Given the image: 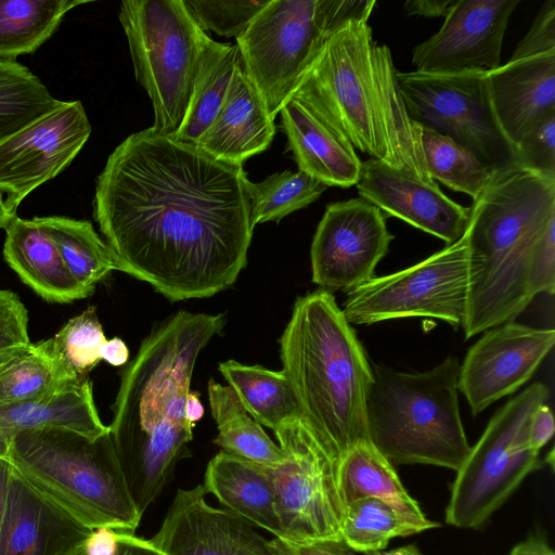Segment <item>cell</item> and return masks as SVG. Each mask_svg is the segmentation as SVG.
Listing matches in <instances>:
<instances>
[{"instance_id": "cell-1", "label": "cell", "mask_w": 555, "mask_h": 555, "mask_svg": "<svg viewBox=\"0 0 555 555\" xmlns=\"http://www.w3.org/2000/svg\"><path fill=\"white\" fill-rule=\"evenodd\" d=\"M242 165L152 127L127 137L96 179L93 217L120 270L172 301L231 286L254 228Z\"/></svg>"}, {"instance_id": "cell-2", "label": "cell", "mask_w": 555, "mask_h": 555, "mask_svg": "<svg viewBox=\"0 0 555 555\" xmlns=\"http://www.w3.org/2000/svg\"><path fill=\"white\" fill-rule=\"evenodd\" d=\"M223 324L222 314L179 311L154 326L122 373L109 435L142 515L186 454L194 426L185 416L192 374Z\"/></svg>"}, {"instance_id": "cell-3", "label": "cell", "mask_w": 555, "mask_h": 555, "mask_svg": "<svg viewBox=\"0 0 555 555\" xmlns=\"http://www.w3.org/2000/svg\"><path fill=\"white\" fill-rule=\"evenodd\" d=\"M294 98L353 149L426 182L421 126L404 106L392 55L373 39L367 20L335 30L302 74Z\"/></svg>"}, {"instance_id": "cell-4", "label": "cell", "mask_w": 555, "mask_h": 555, "mask_svg": "<svg viewBox=\"0 0 555 555\" xmlns=\"http://www.w3.org/2000/svg\"><path fill=\"white\" fill-rule=\"evenodd\" d=\"M555 223V178L522 166L492 173L469 207L465 339L514 321L534 298L539 243Z\"/></svg>"}, {"instance_id": "cell-5", "label": "cell", "mask_w": 555, "mask_h": 555, "mask_svg": "<svg viewBox=\"0 0 555 555\" xmlns=\"http://www.w3.org/2000/svg\"><path fill=\"white\" fill-rule=\"evenodd\" d=\"M282 372L302 418L339 459L370 441L366 400L372 366L335 297L325 289L299 297L282 337Z\"/></svg>"}, {"instance_id": "cell-6", "label": "cell", "mask_w": 555, "mask_h": 555, "mask_svg": "<svg viewBox=\"0 0 555 555\" xmlns=\"http://www.w3.org/2000/svg\"><path fill=\"white\" fill-rule=\"evenodd\" d=\"M30 489L86 529L135 532L142 514L130 494L111 435L67 429L18 433L3 456Z\"/></svg>"}, {"instance_id": "cell-7", "label": "cell", "mask_w": 555, "mask_h": 555, "mask_svg": "<svg viewBox=\"0 0 555 555\" xmlns=\"http://www.w3.org/2000/svg\"><path fill=\"white\" fill-rule=\"evenodd\" d=\"M456 358L417 373L373 364L366 400L370 442L391 463L457 470L469 453L459 408Z\"/></svg>"}, {"instance_id": "cell-8", "label": "cell", "mask_w": 555, "mask_h": 555, "mask_svg": "<svg viewBox=\"0 0 555 555\" xmlns=\"http://www.w3.org/2000/svg\"><path fill=\"white\" fill-rule=\"evenodd\" d=\"M375 0H270L236 38L242 69L274 120L324 41Z\"/></svg>"}, {"instance_id": "cell-9", "label": "cell", "mask_w": 555, "mask_h": 555, "mask_svg": "<svg viewBox=\"0 0 555 555\" xmlns=\"http://www.w3.org/2000/svg\"><path fill=\"white\" fill-rule=\"evenodd\" d=\"M119 21L135 79L153 106L152 128L173 137L184 120L209 36L183 0H125L120 3Z\"/></svg>"}, {"instance_id": "cell-10", "label": "cell", "mask_w": 555, "mask_h": 555, "mask_svg": "<svg viewBox=\"0 0 555 555\" xmlns=\"http://www.w3.org/2000/svg\"><path fill=\"white\" fill-rule=\"evenodd\" d=\"M547 397V387L534 383L491 417L456 470L446 508L447 524L479 528L540 467L539 452L529 446V428L532 415Z\"/></svg>"}, {"instance_id": "cell-11", "label": "cell", "mask_w": 555, "mask_h": 555, "mask_svg": "<svg viewBox=\"0 0 555 555\" xmlns=\"http://www.w3.org/2000/svg\"><path fill=\"white\" fill-rule=\"evenodd\" d=\"M410 118L470 151L491 172L521 166L495 116L487 72H397Z\"/></svg>"}, {"instance_id": "cell-12", "label": "cell", "mask_w": 555, "mask_h": 555, "mask_svg": "<svg viewBox=\"0 0 555 555\" xmlns=\"http://www.w3.org/2000/svg\"><path fill=\"white\" fill-rule=\"evenodd\" d=\"M273 431L285 459L279 465L261 467L274 491L284 540L343 542L338 459L302 417Z\"/></svg>"}, {"instance_id": "cell-13", "label": "cell", "mask_w": 555, "mask_h": 555, "mask_svg": "<svg viewBox=\"0 0 555 555\" xmlns=\"http://www.w3.org/2000/svg\"><path fill=\"white\" fill-rule=\"evenodd\" d=\"M467 244H453L401 271L374 276L350 289L343 312L350 324L433 318L463 326L467 306Z\"/></svg>"}, {"instance_id": "cell-14", "label": "cell", "mask_w": 555, "mask_h": 555, "mask_svg": "<svg viewBox=\"0 0 555 555\" xmlns=\"http://www.w3.org/2000/svg\"><path fill=\"white\" fill-rule=\"evenodd\" d=\"M392 240L386 215L363 198L328 204L311 244L312 281L347 291L367 282Z\"/></svg>"}, {"instance_id": "cell-15", "label": "cell", "mask_w": 555, "mask_h": 555, "mask_svg": "<svg viewBox=\"0 0 555 555\" xmlns=\"http://www.w3.org/2000/svg\"><path fill=\"white\" fill-rule=\"evenodd\" d=\"M91 133L80 101L64 102L0 143V191L12 211L35 189L63 171Z\"/></svg>"}, {"instance_id": "cell-16", "label": "cell", "mask_w": 555, "mask_h": 555, "mask_svg": "<svg viewBox=\"0 0 555 555\" xmlns=\"http://www.w3.org/2000/svg\"><path fill=\"white\" fill-rule=\"evenodd\" d=\"M554 343L553 328H534L514 321L487 330L460 366L459 391L472 413L479 414L527 383Z\"/></svg>"}, {"instance_id": "cell-17", "label": "cell", "mask_w": 555, "mask_h": 555, "mask_svg": "<svg viewBox=\"0 0 555 555\" xmlns=\"http://www.w3.org/2000/svg\"><path fill=\"white\" fill-rule=\"evenodd\" d=\"M519 0H456L440 29L416 46L412 64L429 74L500 66L508 21Z\"/></svg>"}, {"instance_id": "cell-18", "label": "cell", "mask_w": 555, "mask_h": 555, "mask_svg": "<svg viewBox=\"0 0 555 555\" xmlns=\"http://www.w3.org/2000/svg\"><path fill=\"white\" fill-rule=\"evenodd\" d=\"M203 485L179 489L150 540L164 555H271L250 522L206 501Z\"/></svg>"}, {"instance_id": "cell-19", "label": "cell", "mask_w": 555, "mask_h": 555, "mask_svg": "<svg viewBox=\"0 0 555 555\" xmlns=\"http://www.w3.org/2000/svg\"><path fill=\"white\" fill-rule=\"evenodd\" d=\"M356 185L361 197L385 215L437 236L447 245L460 240L467 229L469 208L449 198L436 182H426L380 160L363 162Z\"/></svg>"}, {"instance_id": "cell-20", "label": "cell", "mask_w": 555, "mask_h": 555, "mask_svg": "<svg viewBox=\"0 0 555 555\" xmlns=\"http://www.w3.org/2000/svg\"><path fill=\"white\" fill-rule=\"evenodd\" d=\"M487 81L498 121L515 146L555 113V51L509 60L487 72Z\"/></svg>"}, {"instance_id": "cell-21", "label": "cell", "mask_w": 555, "mask_h": 555, "mask_svg": "<svg viewBox=\"0 0 555 555\" xmlns=\"http://www.w3.org/2000/svg\"><path fill=\"white\" fill-rule=\"evenodd\" d=\"M90 531L11 470L0 526V555H56Z\"/></svg>"}, {"instance_id": "cell-22", "label": "cell", "mask_w": 555, "mask_h": 555, "mask_svg": "<svg viewBox=\"0 0 555 555\" xmlns=\"http://www.w3.org/2000/svg\"><path fill=\"white\" fill-rule=\"evenodd\" d=\"M274 135V120L240 64L217 115L194 145L216 159L243 165L267 150Z\"/></svg>"}, {"instance_id": "cell-23", "label": "cell", "mask_w": 555, "mask_h": 555, "mask_svg": "<svg viewBox=\"0 0 555 555\" xmlns=\"http://www.w3.org/2000/svg\"><path fill=\"white\" fill-rule=\"evenodd\" d=\"M279 114L299 171L326 186L349 188L359 182L362 162L345 138L294 98Z\"/></svg>"}, {"instance_id": "cell-24", "label": "cell", "mask_w": 555, "mask_h": 555, "mask_svg": "<svg viewBox=\"0 0 555 555\" xmlns=\"http://www.w3.org/2000/svg\"><path fill=\"white\" fill-rule=\"evenodd\" d=\"M50 428L93 439L109 433L99 417L88 376L63 380L39 397L0 406V459L16 434Z\"/></svg>"}, {"instance_id": "cell-25", "label": "cell", "mask_w": 555, "mask_h": 555, "mask_svg": "<svg viewBox=\"0 0 555 555\" xmlns=\"http://www.w3.org/2000/svg\"><path fill=\"white\" fill-rule=\"evenodd\" d=\"M4 230L5 262L41 298L65 304L90 296L67 269L55 242L34 219L15 216Z\"/></svg>"}, {"instance_id": "cell-26", "label": "cell", "mask_w": 555, "mask_h": 555, "mask_svg": "<svg viewBox=\"0 0 555 555\" xmlns=\"http://www.w3.org/2000/svg\"><path fill=\"white\" fill-rule=\"evenodd\" d=\"M203 487L242 519L274 538H286L272 485L261 465L221 451L207 464Z\"/></svg>"}, {"instance_id": "cell-27", "label": "cell", "mask_w": 555, "mask_h": 555, "mask_svg": "<svg viewBox=\"0 0 555 555\" xmlns=\"http://www.w3.org/2000/svg\"><path fill=\"white\" fill-rule=\"evenodd\" d=\"M337 481L344 507L362 498H374L393 506L420 532L440 527L426 517L391 462L370 441L351 447L338 459Z\"/></svg>"}, {"instance_id": "cell-28", "label": "cell", "mask_w": 555, "mask_h": 555, "mask_svg": "<svg viewBox=\"0 0 555 555\" xmlns=\"http://www.w3.org/2000/svg\"><path fill=\"white\" fill-rule=\"evenodd\" d=\"M219 371L246 412L260 425L275 430L289 420L302 417L298 399L282 371L234 360L220 363Z\"/></svg>"}, {"instance_id": "cell-29", "label": "cell", "mask_w": 555, "mask_h": 555, "mask_svg": "<svg viewBox=\"0 0 555 555\" xmlns=\"http://www.w3.org/2000/svg\"><path fill=\"white\" fill-rule=\"evenodd\" d=\"M207 392L211 415L218 428L214 443L223 452L259 465L275 466L283 463L285 456L280 446L246 412L230 386L210 378Z\"/></svg>"}, {"instance_id": "cell-30", "label": "cell", "mask_w": 555, "mask_h": 555, "mask_svg": "<svg viewBox=\"0 0 555 555\" xmlns=\"http://www.w3.org/2000/svg\"><path fill=\"white\" fill-rule=\"evenodd\" d=\"M241 64L236 44L207 39L199 60L184 120L172 137L195 144L217 115L235 68Z\"/></svg>"}, {"instance_id": "cell-31", "label": "cell", "mask_w": 555, "mask_h": 555, "mask_svg": "<svg viewBox=\"0 0 555 555\" xmlns=\"http://www.w3.org/2000/svg\"><path fill=\"white\" fill-rule=\"evenodd\" d=\"M34 220L55 242L67 269L90 295L109 272L120 270L117 255L91 222L59 216Z\"/></svg>"}, {"instance_id": "cell-32", "label": "cell", "mask_w": 555, "mask_h": 555, "mask_svg": "<svg viewBox=\"0 0 555 555\" xmlns=\"http://www.w3.org/2000/svg\"><path fill=\"white\" fill-rule=\"evenodd\" d=\"M80 0H0V61L34 53Z\"/></svg>"}, {"instance_id": "cell-33", "label": "cell", "mask_w": 555, "mask_h": 555, "mask_svg": "<svg viewBox=\"0 0 555 555\" xmlns=\"http://www.w3.org/2000/svg\"><path fill=\"white\" fill-rule=\"evenodd\" d=\"M15 61H0V143L62 105Z\"/></svg>"}, {"instance_id": "cell-34", "label": "cell", "mask_w": 555, "mask_h": 555, "mask_svg": "<svg viewBox=\"0 0 555 555\" xmlns=\"http://www.w3.org/2000/svg\"><path fill=\"white\" fill-rule=\"evenodd\" d=\"M106 341L94 307L69 319L51 338L40 341L52 360L61 379L88 376L101 359V348Z\"/></svg>"}, {"instance_id": "cell-35", "label": "cell", "mask_w": 555, "mask_h": 555, "mask_svg": "<svg viewBox=\"0 0 555 555\" xmlns=\"http://www.w3.org/2000/svg\"><path fill=\"white\" fill-rule=\"evenodd\" d=\"M421 145L431 180L477 198L492 173L470 151L449 137L421 127Z\"/></svg>"}, {"instance_id": "cell-36", "label": "cell", "mask_w": 555, "mask_h": 555, "mask_svg": "<svg viewBox=\"0 0 555 555\" xmlns=\"http://www.w3.org/2000/svg\"><path fill=\"white\" fill-rule=\"evenodd\" d=\"M418 532L393 506L382 500L362 498L344 507L341 539L352 552L374 554L384 551L395 538Z\"/></svg>"}, {"instance_id": "cell-37", "label": "cell", "mask_w": 555, "mask_h": 555, "mask_svg": "<svg viewBox=\"0 0 555 555\" xmlns=\"http://www.w3.org/2000/svg\"><path fill=\"white\" fill-rule=\"evenodd\" d=\"M61 382L40 343L0 351V406L39 397Z\"/></svg>"}, {"instance_id": "cell-38", "label": "cell", "mask_w": 555, "mask_h": 555, "mask_svg": "<svg viewBox=\"0 0 555 555\" xmlns=\"http://www.w3.org/2000/svg\"><path fill=\"white\" fill-rule=\"evenodd\" d=\"M326 185L301 171L285 170L268 176L258 183L249 182L250 222H279L287 215L315 202Z\"/></svg>"}, {"instance_id": "cell-39", "label": "cell", "mask_w": 555, "mask_h": 555, "mask_svg": "<svg viewBox=\"0 0 555 555\" xmlns=\"http://www.w3.org/2000/svg\"><path fill=\"white\" fill-rule=\"evenodd\" d=\"M204 31L240 37L270 0H183Z\"/></svg>"}, {"instance_id": "cell-40", "label": "cell", "mask_w": 555, "mask_h": 555, "mask_svg": "<svg viewBox=\"0 0 555 555\" xmlns=\"http://www.w3.org/2000/svg\"><path fill=\"white\" fill-rule=\"evenodd\" d=\"M56 555H164L152 541L112 528L91 530Z\"/></svg>"}, {"instance_id": "cell-41", "label": "cell", "mask_w": 555, "mask_h": 555, "mask_svg": "<svg viewBox=\"0 0 555 555\" xmlns=\"http://www.w3.org/2000/svg\"><path fill=\"white\" fill-rule=\"evenodd\" d=\"M516 149L522 167L555 177V113L527 131Z\"/></svg>"}, {"instance_id": "cell-42", "label": "cell", "mask_w": 555, "mask_h": 555, "mask_svg": "<svg viewBox=\"0 0 555 555\" xmlns=\"http://www.w3.org/2000/svg\"><path fill=\"white\" fill-rule=\"evenodd\" d=\"M28 344L26 307L13 292L0 289V351Z\"/></svg>"}, {"instance_id": "cell-43", "label": "cell", "mask_w": 555, "mask_h": 555, "mask_svg": "<svg viewBox=\"0 0 555 555\" xmlns=\"http://www.w3.org/2000/svg\"><path fill=\"white\" fill-rule=\"evenodd\" d=\"M555 51V0L541 7L527 35L519 41L511 60Z\"/></svg>"}, {"instance_id": "cell-44", "label": "cell", "mask_w": 555, "mask_h": 555, "mask_svg": "<svg viewBox=\"0 0 555 555\" xmlns=\"http://www.w3.org/2000/svg\"><path fill=\"white\" fill-rule=\"evenodd\" d=\"M530 285L534 295L555 291V223L542 236L531 268Z\"/></svg>"}, {"instance_id": "cell-45", "label": "cell", "mask_w": 555, "mask_h": 555, "mask_svg": "<svg viewBox=\"0 0 555 555\" xmlns=\"http://www.w3.org/2000/svg\"><path fill=\"white\" fill-rule=\"evenodd\" d=\"M271 555H354L340 541L295 542L279 538L268 540Z\"/></svg>"}, {"instance_id": "cell-46", "label": "cell", "mask_w": 555, "mask_h": 555, "mask_svg": "<svg viewBox=\"0 0 555 555\" xmlns=\"http://www.w3.org/2000/svg\"><path fill=\"white\" fill-rule=\"evenodd\" d=\"M554 434V418L552 410L545 403L541 404L531 418L529 428V446L540 452L541 448L550 441Z\"/></svg>"}, {"instance_id": "cell-47", "label": "cell", "mask_w": 555, "mask_h": 555, "mask_svg": "<svg viewBox=\"0 0 555 555\" xmlns=\"http://www.w3.org/2000/svg\"><path fill=\"white\" fill-rule=\"evenodd\" d=\"M456 0H411L403 4L408 15L426 17L447 16Z\"/></svg>"}, {"instance_id": "cell-48", "label": "cell", "mask_w": 555, "mask_h": 555, "mask_svg": "<svg viewBox=\"0 0 555 555\" xmlns=\"http://www.w3.org/2000/svg\"><path fill=\"white\" fill-rule=\"evenodd\" d=\"M101 359L107 363L119 366L125 364L129 358V350L126 344L118 337H114L103 344Z\"/></svg>"}, {"instance_id": "cell-49", "label": "cell", "mask_w": 555, "mask_h": 555, "mask_svg": "<svg viewBox=\"0 0 555 555\" xmlns=\"http://www.w3.org/2000/svg\"><path fill=\"white\" fill-rule=\"evenodd\" d=\"M509 555H555L548 543L541 537L534 535L518 543Z\"/></svg>"}, {"instance_id": "cell-50", "label": "cell", "mask_w": 555, "mask_h": 555, "mask_svg": "<svg viewBox=\"0 0 555 555\" xmlns=\"http://www.w3.org/2000/svg\"><path fill=\"white\" fill-rule=\"evenodd\" d=\"M204 415V408L197 392L190 391L185 402V416L189 423L195 424Z\"/></svg>"}, {"instance_id": "cell-51", "label": "cell", "mask_w": 555, "mask_h": 555, "mask_svg": "<svg viewBox=\"0 0 555 555\" xmlns=\"http://www.w3.org/2000/svg\"><path fill=\"white\" fill-rule=\"evenodd\" d=\"M11 474V468L8 463L0 459V526L3 518L5 500H7V489L8 481Z\"/></svg>"}, {"instance_id": "cell-52", "label": "cell", "mask_w": 555, "mask_h": 555, "mask_svg": "<svg viewBox=\"0 0 555 555\" xmlns=\"http://www.w3.org/2000/svg\"><path fill=\"white\" fill-rule=\"evenodd\" d=\"M15 216L16 214L9 208L3 193L0 191V229H5Z\"/></svg>"}, {"instance_id": "cell-53", "label": "cell", "mask_w": 555, "mask_h": 555, "mask_svg": "<svg viewBox=\"0 0 555 555\" xmlns=\"http://www.w3.org/2000/svg\"><path fill=\"white\" fill-rule=\"evenodd\" d=\"M371 555H423L414 545H404L390 551H380Z\"/></svg>"}]
</instances>
